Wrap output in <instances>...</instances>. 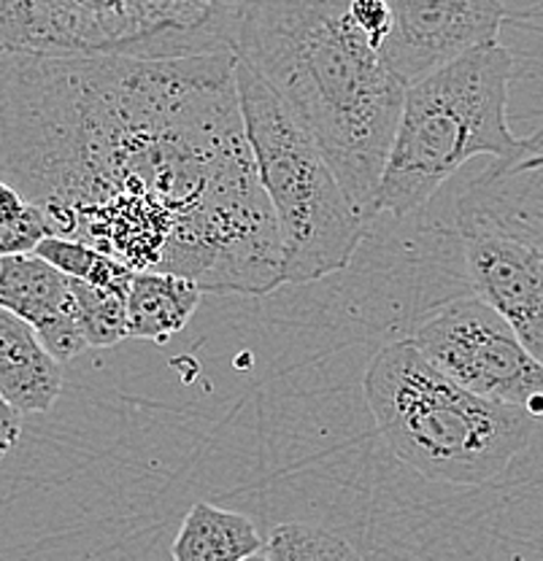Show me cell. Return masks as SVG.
<instances>
[{
	"instance_id": "6",
	"label": "cell",
	"mask_w": 543,
	"mask_h": 561,
	"mask_svg": "<svg viewBox=\"0 0 543 561\" xmlns=\"http://www.w3.org/2000/svg\"><path fill=\"white\" fill-rule=\"evenodd\" d=\"M238 0H0V49L173 60L233 51Z\"/></svg>"
},
{
	"instance_id": "17",
	"label": "cell",
	"mask_w": 543,
	"mask_h": 561,
	"mask_svg": "<svg viewBox=\"0 0 543 561\" xmlns=\"http://www.w3.org/2000/svg\"><path fill=\"white\" fill-rule=\"evenodd\" d=\"M265 551L271 561H365L338 535L301 522L273 526Z\"/></svg>"
},
{
	"instance_id": "8",
	"label": "cell",
	"mask_w": 543,
	"mask_h": 561,
	"mask_svg": "<svg viewBox=\"0 0 543 561\" xmlns=\"http://www.w3.org/2000/svg\"><path fill=\"white\" fill-rule=\"evenodd\" d=\"M393 31L378 55L411 87L476 46L498 41L500 0H384Z\"/></svg>"
},
{
	"instance_id": "2",
	"label": "cell",
	"mask_w": 543,
	"mask_h": 561,
	"mask_svg": "<svg viewBox=\"0 0 543 561\" xmlns=\"http://www.w3.org/2000/svg\"><path fill=\"white\" fill-rule=\"evenodd\" d=\"M233 55L287 103L373 219L408 87L367 44L352 0H238Z\"/></svg>"
},
{
	"instance_id": "15",
	"label": "cell",
	"mask_w": 543,
	"mask_h": 561,
	"mask_svg": "<svg viewBox=\"0 0 543 561\" xmlns=\"http://www.w3.org/2000/svg\"><path fill=\"white\" fill-rule=\"evenodd\" d=\"M36 254L44 256L46 262H52L66 276L90 280V284L106 286V289L122 291V295L131 291L133 276H136V271L131 265H125V262L116 260V256L103 254L95 245L66 236L44 238L38 243Z\"/></svg>"
},
{
	"instance_id": "13",
	"label": "cell",
	"mask_w": 543,
	"mask_h": 561,
	"mask_svg": "<svg viewBox=\"0 0 543 561\" xmlns=\"http://www.w3.org/2000/svg\"><path fill=\"white\" fill-rule=\"evenodd\" d=\"M203 289L177 273L136 271L127 291V327L136 341L166 346L179 335L201 306Z\"/></svg>"
},
{
	"instance_id": "9",
	"label": "cell",
	"mask_w": 543,
	"mask_h": 561,
	"mask_svg": "<svg viewBox=\"0 0 543 561\" xmlns=\"http://www.w3.org/2000/svg\"><path fill=\"white\" fill-rule=\"evenodd\" d=\"M465 267L476 297L506 316L543 362V254L487 227H460Z\"/></svg>"
},
{
	"instance_id": "1",
	"label": "cell",
	"mask_w": 543,
	"mask_h": 561,
	"mask_svg": "<svg viewBox=\"0 0 543 561\" xmlns=\"http://www.w3.org/2000/svg\"><path fill=\"white\" fill-rule=\"evenodd\" d=\"M0 179L133 271L212 295L284 284L282 238L238 101L236 55L0 49Z\"/></svg>"
},
{
	"instance_id": "18",
	"label": "cell",
	"mask_w": 543,
	"mask_h": 561,
	"mask_svg": "<svg viewBox=\"0 0 543 561\" xmlns=\"http://www.w3.org/2000/svg\"><path fill=\"white\" fill-rule=\"evenodd\" d=\"M55 236V225H52L49 214L36 203H27L22 214L14 219L0 221V260L3 256H20L33 254L44 238Z\"/></svg>"
},
{
	"instance_id": "7",
	"label": "cell",
	"mask_w": 543,
	"mask_h": 561,
	"mask_svg": "<svg viewBox=\"0 0 543 561\" xmlns=\"http://www.w3.org/2000/svg\"><path fill=\"white\" fill-rule=\"evenodd\" d=\"M414 343L465 389L543 421V362L482 297L443 302L419 324Z\"/></svg>"
},
{
	"instance_id": "10",
	"label": "cell",
	"mask_w": 543,
	"mask_h": 561,
	"mask_svg": "<svg viewBox=\"0 0 543 561\" xmlns=\"http://www.w3.org/2000/svg\"><path fill=\"white\" fill-rule=\"evenodd\" d=\"M457 227H487L543 254V130L519 140L465 186Z\"/></svg>"
},
{
	"instance_id": "3",
	"label": "cell",
	"mask_w": 543,
	"mask_h": 561,
	"mask_svg": "<svg viewBox=\"0 0 543 561\" xmlns=\"http://www.w3.org/2000/svg\"><path fill=\"white\" fill-rule=\"evenodd\" d=\"M362 389L389 451L428 481L482 486L504 476L533 437L528 413L465 389L414 337L378 351Z\"/></svg>"
},
{
	"instance_id": "19",
	"label": "cell",
	"mask_w": 543,
	"mask_h": 561,
	"mask_svg": "<svg viewBox=\"0 0 543 561\" xmlns=\"http://www.w3.org/2000/svg\"><path fill=\"white\" fill-rule=\"evenodd\" d=\"M352 20L358 22L360 31L365 33L367 44L376 51L382 49L389 31H393V16H389L384 0H352Z\"/></svg>"
},
{
	"instance_id": "16",
	"label": "cell",
	"mask_w": 543,
	"mask_h": 561,
	"mask_svg": "<svg viewBox=\"0 0 543 561\" xmlns=\"http://www.w3.org/2000/svg\"><path fill=\"white\" fill-rule=\"evenodd\" d=\"M71 286L76 302H79L81 327H84L90 348L120 346L125 337H131V327H127V295L81 278H71Z\"/></svg>"
},
{
	"instance_id": "21",
	"label": "cell",
	"mask_w": 543,
	"mask_h": 561,
	"mask_svg": "<svg viewBox=\"0 0 543 561\" xmlns=\"http://www.w3.org/2000/svg\"><path fill=\"white\" fill-rule=\"evenodd\" d=\"M25 206H27L25 195H22L14 184H9V181L0 179V221L14 219L16 214H22V210H25Z\"/></svg>"
},
{
	"instance_id": "4",
	"label": "cell",
	"mask_w": 543,
	"mask_h": 561,
	"mask_svg": "<svg viewBox=\"0 0 543 561\" xmlns=\"http://www.w3.org/2000/svg\"><path fill=\"white\" fill-rule=\"evenodd\" d=\"M511 73V51L489 41L408 87L376 216L411 214L473 157L498 160L513 151L519 138L506 116Z\"/></svg>"
},
{
	"instance_id": "5",
	"label": "cell",
	"mask_w": 543,
	"mask_h": 561,
	"mask_svg": "<svg viewBox=\"0 0 543 561\" xmlns=\"http://www.w3.org/2000/svg\"><path fill=\"white\" fill-rule=\"evenodd\" d=\"M236 81L257 171L276 214L284 284H314L343 271L371 219L343 190L317 138L238 57Z\"/></svg>"
},
{
	"instance_id": "14",
	"label": "cell",
	"mask_w": 543,
	"mask_h": 561,
	"mask_svg": "<svg viewBox=\"0 0 543 561\" xmlns=\"http://www.w3.org/2000/svg\"><path fill=\"white\" fill-rule=\"evenodd\" d=\"M265 546L252 518L212 502H195L181 522L171 553L173 561H247Z\"/></svg>"
},
{
	"instance_id": "11",
	"label": "cell",
	"mask_w": 543,
	"mask_h": 561,
	"mask_svg": "<svg viewBox=\"0 0 543 561\" xmlns=\"http://www.w3.org/2000/svg\"><path fill=\"white\" fill-rule=\"evenodd\" d=\"M0 308L25 319L63 365L90 348L71 276L36 251L0 260Z\"/></svg>"
},
{
	"instance_id": "20",
	"label": "cell",
	"mask_w": 543,
	"mask_h": 561,
	"mask_svg": "<svg viewBox=\"0 0 543 561\" xmlns=\"http://www.w3.org/2000/svg\"><path fill=\"white\" fill-rule=\"evenodd\" d=\"M22 413L0 394V459L16 446L22 435Z\"/></svg>"
},
{
	"instance_id": "22",
	"label": "cell",
	"mask_w": 543,
	"mask_h": 561,
	"mask_svg": "<svg viewBox=\"0 0 543 561\" xmlns=\"http://www.w3.org/2000/svg\"><path fill=\"white\" fill-rule=\"evenodd\" d=\"M247 561H271V559H268V551H260V553H254V557H249Z\"/></svg>"
},
{
	"instance_id": "12",
	"label": "cell",
	"mask_w": 543,
	"mask_h": 561,
	"mask_svg": "<svg viewBox=\"0 0 543 561\" xmlns=\"http://www.w3.org/2000/svg\"><path fill=\"white\" fill-rule=\"evenodd\" d=\"M0 394L20 413H46L63 394V362L38 332L0 308Z\"/></svg>"
}]
</instances>
